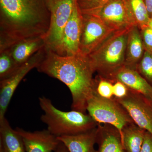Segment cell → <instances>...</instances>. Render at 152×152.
I'll use <instances>...</instances> for the list:
<instances>
[{
	"mask_svg": "<svg viewBox=\"0 0 152 152\" xmlns=\"http://www.w3.org/2000/svg\"><path fill=\"white\" fill-rule=\"evenodd\" d=\"M48 0H0V42L12 45L45 37L50 27Z\"/></svg>",
	"mask_w": 152,
	"mask_h": 152,
	"instance_id": "6da1fadb",
	"label": "cell"
},
{
	"mask_svg": "<svg viewBox=\"0 0 152 152\" xmlns=\"http://www.w3.org/2000/svg\"><path fill=\"white\" fill-rule=\"evenodd\" d=\"M37 69L64 83L72 95V110L86 113L87 101L94 91L96 72L88 56L80 52L61 56L46 49L45 57Z\"/></svg>",
	"mask_w": 152,
	"mask_h": 152,
	"instance_id": "7a4b0ae2",
	"label": "cell"
},
{
	"mask_svg": "<svg viewBox=\"0 0 152 152\" xmlns=\"http://www.w3.org/2000/svg\"><path fill=\"white\" fill-rule=\"evenodd\" d=\"M44 114L41 117L47 125L48 130L57 137L73 135L91 130L98 124L88 114L72 110L63 111L57 109L51 101L45 97L39 98Z\"/></svg>",
	"mask_w": 152,
	"mask_h": 152,
	"instance_id": "3957f363",
	"label": "cell"
},
{
	"mask_svg": "<svg viewBox=\"0 0 152 152\" xmlns=\"http://www.w3.org/2000/svg\"><path fill=\"white\" fill-rule=\"evenodd\" d=\"M131 28L114 32L88 56L97 75L112 81L114 75L124 66L128 33Z\"/></svg>",
	"mask_w": 152,
	"mask_h": 152,
	"instance_id": "277c9868",
	"label": "cell"
},
{
	"mask_svg": "<svg viewBox=\"0 0 152 152\" xmlns=\"http://www.w3.org/2000/svg\"><path fill=\"white\" fill-rule=\"evenodd\" d=\"M86 111L98 124L110 125L116 128L121 137L123 129L134 123L126 109L115 98L104 99L94 91L87 101Z\"/></svg>",
	"mask_w": 152,
	"mask_h": 152,
	"instance_id": "5b68a950",
	"label": "cell"
},
{
	"mask_svg": "<svg viewBox=\"0 0 152 152\" xmlns=\"http://www.w3.org/2000/svg\"><path fill=\"white\" fill-rule=\"evenodd\" d=\"M78 0H48L50 12V27L45 38L48 50L61 55L63 33Z\"/></svg>",
	"mask_w": 152,
	"mask_h": 152,
	"instance_id": "8992f818",
	"label": "cell"
},
{
	"mask_svg": "<svg viewBox=\"0 0 152 152\" xmlns=\"http://www.w3.org/2000/svg\"><path fill=\"white\" fill-rule=\"evenodd\" d=\"M82 13L97 17L115 31L137 26L128 0H110L100 8Z\"/></svg>",
	"mask_w": 152,
	"mask_h": 152,
	"instance_id": "52a82bcc",
	"label": "cell"
},
{
	"mask_svg": "<svg viewBox=\"0 0 152 152\" xmlns=\"http://www.w3.org/2000/svg\"><path fill=\"white\" fill-rule=\"evenodd\" d=\"M45 53V47L19 66L9 77L0 81V121L5 118L7 109L19 84L30 71L37 67L43 59Z\"/></svg>",
	"mask_w": 152,
	"mask_h": 152,
	"instance_id": "ba28073f",
	"label": "cell"
},
{
	"mask_svg": "<svg viewBox=\"0 0 152 152\" xmlns=\"http://www.w3.org/2000/svg\"><path fill=\"white\" fill-rule=\"evenodd\" d=\"M82 14L83 26L80 51L83 54L88 56L115 31L97 17Z\"/></svg>",
	"mask_w": 152,
	"mask_h": 152,
	"instance_id": "9c48e42d",
	"label": "cell"
},
{
	"mask_svg": "<svg viewBox=\"0 0 152 152\" xmlns=\"http://www.w3.org/2000/svg\"><path fill=\"white\" fill-rule=\"evenodd\" d=\"M116 100L126 109L137 126L152 135V99L129 89L126 96Z\"/></svg>",
	"mask_w": 152,
	"mask_h": 152,
	"instance_id": "30bf717a",
	"label": "cell"
},
{
	"mask_svg": "<svg viewBox=\"0 0 152 152\" xmlns=\"http://www.w3.org/2000/svg\"><path fill=\"white\" fill-rule=\"evenodd\" d=\"M82 26L83 14L77 1L64 29L61 56H73L80 53Z\"/></svg>",
	"mask_w": 152,
	"mask_h": 152,
	"instance_id": "8fae6325",
	"label": "cell"
},
{
	"mask_svg": "<svg viewBox=\"0 0 152 152\" xmlns=\"http://www.w3.org/2000/svg\"><path fill=\"white\" fill-rule=\"evenodd\" d=\"M21 137L26 152H55L60 143L57 137L48 130L30 132L15 129Z\"/></svg>",
	"mask_w": 152,
	"mask_h": 152,
	"instance_id": "7c38bea8",
	"label": "cell"
},
{
	"mask_svg": "<svg viewBox=\"0 0 152 152\" xmlns=\"http://www.w3.org/2000/svg\"><path fill=\"white\" fill-rule=\"evenodd\" d=\"M96 144L97 152H126L121 133L112 125L98 124Z\"/></svg>",
	"mask_w": 152,
	"mask_h": 152,
	"instance_id": "4fadbf2b",
	"label": "cell"
},
{
	"mask_svg": "<svg viewBox=\"0 0 152 152\" xmlns=\"http://www.w3.org/2000/svg\"><path fill=\"white\" fill-rule=\"evenodd\" d=\"M122 83L129 89L142 94L152 100V86L136 70L124 66L114 75L112 79Z\"/></svg>",
	"mask_w": 152,
	"mask_h": 152,
	"instance_id": "5bb4252c",
	"label": "cell"
},
{
	"mask_svg": "<svg viewBox=\"0 0 152 152\" xmlns=\"http://www.w3.org/2000/svg\"><path fill=\"white\" fill-rule=\"evenodd\" d=\"M97 132L98 126L85 132L57 138L69 152H97L95 145L96 144Z\"/></svg>",
	"mask_w": 152,
	"mask_h": 152,
	"instance_id": "9a60e30c",
	"label": "cell"
},
{
	"mask_svg": "<svg viewBox=\"0 0 152 152\" xmlns=\"http://www.w3.org/2000/svg\"><path fill=\"white\" fill-rule=\"evenodd\" d=\"M45 46V38L37 37L19 41L5 50L10 52L17 64L20 66Z\"/></svg>",
	"mask_w": 152,
	"mask_h": 152,
	"instance_id": "2e32d148",
	"label": "cell"
},
{
	"mask_svg": "<svg viewBox=\"0 0 152 152\" xmlns=\"http://www.w3.org/2000/svg\"><path fill=\"white\" fill-rule=\"evenodd\" d=\"M145 51L140 29L137 26H134L128 33L125 66L136 70Z\"/></svg>",
	"mask_w": 152,
	"mask_h": 152,
	"instance_id": "e0dca14e",
	"label": "cell"
},
{
	"mask_svg": "<svg viewBox=\"0 0 152 152\" xmlns=\"http://www.w3.org/2000/svg\"><path fill=\"white\" fill-rule=\"evenodd\" d=\"M0 149L4 152H26L21 137L6 118L0 121Z\"/></svg>",
	"mask_w": 152,
	"mask_h": 152,
	"instance_id": "ac0fdd59",
	"label": "cell"
},
{
	"mask_svg": "<svg viewBox=\"0 0 152 152\" xmlns=\"http://www.w3.org/2000/svg\"><path fill=\"white\" fill-rule=\"evenodd\" d=\"M146 131L135 123L128 125L123 129L122 140L126 152L140 151Z\"/></svg>",
	"mask_w": 152,
	"mask_h": 152,
	"instance_id": "d6986e66",
	"label": "cell"
},
{
	"mask_svg": "<svg viewBox=\"0 0 152 152\" xmlns=\"http://www.w3.org/2000/svg\"><path fill=\"white\" fill-rule=\"evenodd\" d=\"M131 12L140 29L148 25L149 16L144 0H128Z\"/></svg>",
	"mask_w": 152,
	"mask_h": 152,
	"instance_id": "ffe728a7",
	"label": "cell"
},
{
	"mask_svg": "<svg viewBox=\"0 0 152 152\" xmlns=\"http://www.w3.org/2000/svg\"><path fill=\"white\" fill-rule=\"evenodd\" d=\"M19 66L14 61L7 50L0 51V81L12 75Z\"/></svg>",
	"mask_w": 152,
	"mask_h": 152,
	"instance_id": "44dd1931",
	"label": "cell"
},
{
	"mask_svg": "<svg viewBox=\"0 0 152 152\" xmlns=\"http://www.w3.org/2000/svg\"><path fill=\"white\" fill-rule=\"evenodd\" d=\"M114 83L108 79L97 75L94 80V92L98 96L106 99L114 98L113 86Z\"/></svg>",
	"mask_w": 152,
	"mask_h": 152,
	"instance_id": "7402d4cb",
	"label": "cell"
},
{
	"mask_svg": "<svg viewBox=\"0 0 152 152\" xmlns=\"http://www.w3.org/2000/svg\"><path fill=\"white\" fill-rule=\"evenodd\" d=\"M136 70L152 86V53L145 51Z\"/></svg>",
	"mask_w": 152,
	"mask_h": 152,
	"instance_id": "603a6c76",
	"label": "cell"
},
{
	"mask_svg": "<svg viewBox=\"0 0 152 152\" xmlns=\"http://www.w3.org/2000/svg\"><path fill=\"white\" fill-rule=\"evenodd\" d=\"M110 0H78L82 12L94 10L100 8Z\"/></svg>",
	"mask_w": 152,
	"mask_h": 152,
	"instance_id": "cb8c5ba5",
	"label": "cell"
},
{
	"mask_svg": "<svg viewBox=\"0 0 152 152\" xmlns=\"http://www.w3.org/2000/svg\"><path fill=\"white\" fill-rule=\"evenodd\" d=\"M140 30L145 50L152 53V29L148 25Z\"/></svg>",
	"mask_w": 152,
	"mask_h": 152,
	"instance_id": "d4e9b609",
	"label": "cell"
},
{
	"mask_svg": "<svg viewBox=\"0 0 152 152\" xmlns=\"http://www.w3.org/2000/svg\"><path fill=\"white\" fill-rule=\"evenodd\" d=\"M129 89L122 83L120 81L114 82L113 86L114 97L116 99H121L126 96Z\"/></svg>",
	"mask_w": 152,
	"mask_h": 152,
	"instance_id": "484cf974",
	"label": "cell"
},
{
	"mask_svg": "<svg viewBox=\"0 0 152 152\" xmlns=\"http://www.w3.org/2000/svg\"><path fill=\"white\" fill-rule=\"evenodd\" d=\"M140 152H152V135L146 131L143 143Z\"/></svg>",
	"mask_w": 152,
	"mask_h": 152,
	"instance_id": "4316f807",
	"label": "cell"
},
{
	"mask_svg": "<svg viewBox=\"0 0 152 152\" xmlns=\"http://www.w3.org/2000/svg\"><path fill=\"white\" fill-rule=\"evenodd\" d=\"M150 18H152V0H144Z\"/></svg>",
	"mask_w": 152,
	"mask_h": 152,
	"instance_id": "83f0119b",
	"label": "cell"
},
{
	"mask_svg": "<svg viewBox=\"0 0 152 152\" xmlns=\"http://www.w3.org/2000/svg\"><path fill=\"white\" fill-rule=\"evenodd\" d=\"M54 152H69V151L65 145L62 143L60 142L58 146Z\"/></svg>",
	"mask_w": 152,
	"mask_h": 152,
	"instance_id": "f1b7e54d",
	"label": "cell"
},
{
	"mask_svg": "<svg viewBox=\"0 0 152 152\" xmlns=\"http://www.w3.org/2000/svg\"><path fill=\"white\" fill-rule=\"evenodd\" d=\"M148 26H149L152 29V18L150 19L149 22L148 23Z\"/></svg>",
	"mask_w": 152,
	"mask_h": 152,
	"instance_id": "f546056e",
	"label": "cell"
},
{
	"mask_svg": "<svg viewBox=\"0 0 152 152\" xmlns=\"http://www.w3.org/2000/svg\"><path fill=\"white\" fill-rule=\"evenodd\" d=\"M0 152H4L1 149H0Z\"/></svg>",
	"mask_w": 152,
	"mask_h": 152,
	"instance_id": "4dcf8cb0",
	"label": "cell"
}]
</instances>
